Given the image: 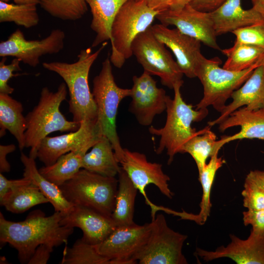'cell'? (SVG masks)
Masks as SVG:
<instances>
[{
  "instance_id": "obj_49",
  "label": "cell",
  "mask_w": 264,
  "mask_h": 264,
  "mask_svg": "<svg viewBox=\"0 0 264 264\" xmlns=\"http://www.w3.org/2000/svg\"><path fill=\"white\" fill-rule=\"evenodd\" d=\"M264 65V56L261 59L259 62V66Z\"/></svg>"
},
{
  "instance_id": "obj_8",
  "label": "cell",
  "mask_w": 264,
  "mask_h": 264,
  "mask_svg": "<svg viewBox=\"0 0 264 264\" xmlns=\"http://www.w3.org/2000/svg\"><path fill=\"white\" fill-rule=\"evenodd\" d=\"M92 93L103 134L111 142L118 161L124 154V148L121 145L116 130L118 108L123 99L131 96L132 90L131 88H123L117 85L110 57L103 61L100 72L93 79Z\"/></svg>"
},
{
  "instance_id": "obj_39",
  "label": "cell",
  "mask_w": 264,
  "mask_h": 264,
  "mask_svg": "<svg viewBox=\"0 0 264 264\" xmlns=\"http://www.w3.org/2000/svg\"><path fill=\"white\" fill-rule=\"evenodd\" d=\"M242 220L245 226L250 225L253 232L264 235V209L248 210L242 212Z\"/></svg>"
},
{
  "instance_id": "obj_13",
  "label": "cell",
  "mask_w": 264,
  "mask_h": 264,
  "mask_svg": "<svg viewBox=\"0 0 264 264\" xmlns=\"http://www.w3.org/2000/svg\"><path fill=\"white\" fill-rule=\"evenodd\" d=\"M151 228V222L117 226L96 248L110 264H137L135 258L146 242Z\"/></svg>"
},
{
  "instance_id": "obj_35",
  "label": "cell",
  "mask_w": 264,
  "mask_h": 264,
  "mask_svg": "<svg viewBox=\"0 0 264 264\" xmlns=\"http://www.w3.org/2000/svg\"><path fill=\"white\" fill-rule=\"evenodd\" d=\"M41 7L50 15L65 21H76L88 10L86 0H40Z\"/></svg>"
},
{
  "instance_id": "obj_43",
  "label": "cell",
  "mask_w": 264,
  "mask_h": 264,
  "mask_svg": "<svg viewBox=\"0 0 264 264\" xmlns=\"http://www.w3.org/2000/svg\"><path fill=\"white\" fill-rule=\"evenodd\" d=\"M16 150V146L14 144L0 145V172L8 173L10 172L11 166L6 159L7 155L13 152Z\"/></svg>"
},
{
  "instance_id": "obj_18",
  "label": "cell",
  "mask_w": 264,
  "mask_h": 264,
  "mask_svg": "<svg viewBox=\"0 0 264 264\" xmlns=\"http://www.w3.org/2000/svg\"><path fill=\"white\" fill-rule=\"evenodd\" d=\"M230 238L231 242L226 246H220L215 251L197 248L196 254L205 262L228 258L238 264H264V235L251 230L245 240L233 234Z\"/></svg>"
},
{
  "instance_id": "obj_12",
  "label": "cell",
  "mask_w": 264,
  "mask_h": 264,
  "mask_svg": "<svg viewBox=\"0 0 264 264\" xmlns=\"http://www.w3.org/2000/svg\"><path fill=\"white\" fill-rule=\"evenodd\" d=\"M120 166L138 190L144 196L146 203L151 207L152 220L156 216V212L165 208L153 204L148 198L146 192V187L154 185L164 196L172 198L174 194L169 187L170 177L165 174L162 165L148 161L144 154L132 152L124 148V154L118 160Z\"/></svg>"
},
{
  "instance_id": "obj_6",
  "label": "cell",
  "mask_w": 264,
  "mask_h": 264,
  "mask_svg": "<svg viewBox=\"0 0 264 264\" xmlns=\"http://www.w3.org/2000/svg\"><path fill=\"white\" fill-rule=\"evenodd\" d=\"M118 181L86 169L80 171L59 187L73 205L88 207L111 217L115 206Z\"/></svg>"
},
{
  "instance_id": "obj_14",
  "label": "cell",
  "mask_w": 264,
  "mask_h": 264,
  "mask_svg": "<svg viewBox=\"0 0 264 264\" xmlns=\"http://www.w3.org/2000/svg\"><path fill=\"white\" fill-rule=\"evenodd\" d=\"M65 32L53 29L46 38L40 40H27L23 32L17 29L0 43V56L14 57L31 66L35 67L40 58L46 54L59 53L64 47Z\"/></svg>"
},
{
  "instance_id": "obj_15",
  "label": "cell",
  "mask_w": 264,
  "mask_h": 264,
  "mask_svg": "<svg viewBox=\"0 0 264 264\" xmlns=\"http://www.w3.org/2000/svg\"><path fill=\"white\" fill-rule=\"evenodd\" d=\"M151 76L144 71L140 76L132 78L129 111L143 126L151 125L154 117L166 110L169 96L164 89L157 87Z\"/></svg>"
},
{
  "instance_id": "obj_3",
  "label": "cell",
  "mask_w": 264,
  "mask_h": 264,
  "mask_svg": "<svg viewBox=\"0 0 264 264\" xmlns=\"http://www.w3.org/2000/svg\"><path fill=\"white\" fill-rule=\"evenodd\" d=\"M183 84V82H179L175 84L173 88L174 98L168 97L164 126L159 129L151 126L149 129L150 133L160 137L155 151L159 154L166 150L169 156L168 164L172 162L176 154L182 153V148L188 141L204 131L203 128L197 131L192 124L201 121L208 113L207 108L194 110L192 104H188L184 101L180 92Z\"/></svg>"
},
{
  "instance_id": "obj_21",
  "label": "cell",
  "mask_w": 264,
  "mask_h": 264,
  "mask_svg": "<svg viewBox=\"0 0 264 264\" xmlns=\"http://www.w3.org/2000/svg\"><path fill=\"white\" fill-rule=\"evenodd\" d=\"M235 126L241 127L240 132L232 135L221 136L217 140L219 147L236 140L257 138L264 140V108L254 110L245 107L240 108L219 124V130L222 132Z\"/></svg>"
},
{
  "instance_id": "obj_11",
  "label": "cell",
  "mask_w": 264,
  "mask_h": 264,
  "mask_svg": "<svg viewBox=\"0 0 264 264\" xmlns=\"http://www.w3.org/2000/svg\"><path fill=\"white\" fill-rule=\"evenodd\" d=\"M103 135L98 119L84 120L75 131L54 137H45L41 143L37 157L45 166L51 165L61 156L70 152L86 154Z\"/></svg>"
},
{
  "instance_id": "obj_48",
  "label": "cell",
  "mask_w": 264,
  "mask_h": 264,
  "mask_svg": "<svg viewBox=\"0 0 264 264\" xmlns=\"http://www.w3.org/2000/svg\"><path fill=\"white\" fill-rule=\"evenodd\" d=\"M9 0H13L16 4H39L40 0H0L4 2H8Z\"/></svg>"
},
{
  "instance_id": "obj_40",
  "label": "cell",
  "mask_w": 264,
  "mask_h": 264,
  "mask_svg": "<svg viewBox=\"0 0 264 264\" xmlns=\"http://www.w3.org/2000/svg\"><path fill=\"white\" fill-rule=\"evenodd\" d=\"M226 0H192L190 5L203 12L211 13L220 7Z\"/></svg>"
},
{
  "instance_id": "obj_16",
  "label": "cell",
  "mask_w": 264,
  "mask_h": 264,
  "mask_svg": "<svg viewBox=\"0 0 264 264\" xmlns=\"http://www.w3.org/2000/svg\"><path fill=\"white\" fill-rule=\"evenodd\" d=\"M156 18L164 25H174L183 34L194 38L214 49L221 50L210 13L198 11L190 4L178 11L168 10Z\"/></svg>"
},
{
  "instance_id": "obj_1",
  "label": "cell",
  "mask_w": 264,
  "mask_h": 264,
  "mask_svg": "<svg viewBox=\"0 0 264 264\" xmlns=\"http://www.w3.org/2000/svg\"><path fill=\"white\" fill-rule=\"evenodd\" d=\"M62 213L55 211L46 217L41 210L31 212L22 221L5 219L0 213V241L8 243L18 251L22 264H28L36 249L41 244L52 248L66 243L74 228L61 225Z\"/></svg>"
},
{
  "instance_id": "obj_37",
  "label": "cell",
  "mask_w": 264,
  "mask_h": 264,
  "mask_svg": "<svg viewBox=\"0 0 264 264\" xmlns=\"http://www.w3.org/2000/svg\"><path fill=\"white\" fill-rule=\"evenodd\" d=\"M242 195L243 206L248 210L264 209V190L246 178Z\"/></svg>"
},
{
  "instance_id": "obj_24",
  "label": "cell",
  "mask_w": 264,
  "mask_h": 264,
  "mask_svg": "<svg viewBox=\"0 0 264 264\" xmlns=\"http://www.w3.org/2000/svg\"><path fill=\"white\" fill-rule=\"evenodd\" d=\"M83 157L82 168L104 176L115 177L121 170L110 140L103 135Z\"/></svg>"
},
{
  "instance_id": "obj_20",
  "label": "cell",
  "mask_w": 264,
  "mask_h": 264,
  "mask_svg": "<svg viewBox=\"0 0 264 264\" xmlns=\"http://www.w3.org/2000/svg\"><path fill=\"white\" fill-rule=\"evenodd\" d=\"M232 102L226 105L215 120L209 121L210 127L219 125L234 111L245 106L251 110L264 108V65L257 66L242 86L231 96Z\"/></svg>"
},
{
  "instance_id": "obj_33",
  "label": "cell",
  "mask_w": 264,
  "mask_h": 264,
  "mask_svg": "<svg viewBox=\"0 0 264 264\" xmlns=\"http://www.w3.org/2000/svg\"><path fill=\"white\" fill-rule=\"evenodd\" d=\"M36 6L0 1V22H12L26 28L35 26L39 22Z\"/></svg>"
},
{
  "instance_id": "obj_42",
  "label": "cell",
  "mask_w": 264,
  "mask_h": 264,
  "mask_svg": "<svg viewBox=\"0 0 264 264\" xmlns=\"http://www.w3.org/2000/svg\"><path fill=\"white\" fill-rule=\"evenodd\" d=\"M31 181L23 177L19 179H8L0 173V200L2 199L6 194L14 187L28 184Z\"/></svg>"
},
{
  "instance_id": "obj_19",
  "label": "cell",
  "mask_w": 264,
  "mask_h": 264,
  "mask_svg": "<svg viewBox=\"0 0 264 264\" xmlns=\"http://www.w3.org/2000/svg\"><path fill=\"white\" fill-rule=\"evenodd\" d=\"M60 224L80 228L83 233L82 239L94 246L103 242L116 227L111 217L78 205H73L67 213H62Z\"/></svg>"
},
{
  "instance_id": "obj_30",
  "label": "cell",
  "mask_w": 264,
  "mask_h": 264,
  "mask_svg": "<svg viewBox=\"0 0 264 264\" xmlns=\"http://www.w3.org/2000/svg\"><path fill=\"white\" fill-rule=\"evenodd\" d=\"M86 154L70 152L61 156L53 164L39 169L47 180L60 186L72 178L82 168V159Z\"/></svg>"
},
{
  "instance_id": "obj_29",
  "label": "cell",
  "mask_w": 264,
  "mask_h": 264,
  "mask_svg": "<svg viewBox=\"0 0 264 264\" xmlns=\"http://www.w3.org/2000/svg\"><path fill=\"white\" fill-rule=\"evenodd\" d=\"M219 152L211 156L202 171L198 174V179L202 188V198L199 206L200 211L198 215L185 213L184 219L195 221L199 225L205 223L210 215L211 203L210 195L212 185L217 171L225 163L222 157L218 156Z\"/></svg>"
},
{
  "instance_id": "obj_9",
  "label": "cell",
  "mask_w": 264,
  "mask_h": 264,
  "mask_svg": "<svg viewBox=\"0 0 264 264\" xmlns=\"http://www.w3.org/2000/svg\"><path fill=\"white\" fill-rule=\"evenodd\" d=\"M131 48L144 71L160 77L162 85L173 89L175 84L183 82L184 74L165 45L155 37L151 26L135 38Z\"/></svg>"
},
{
  "instance_id": "obj_36",
  "label": "cell",
  "mask_w": 264,
  "mask_h": 264,
  "mask_svg": "<svg viewBox=\"0 0 264 264\" xmlns=\"http://www.w3.org/2000/svg\"><path fill=\"white\" fill-rule=\"evenodd\" d=\"M236 42L264 49V20L238 28L232 32Z\"/></svg>"
},
{
  "instance_id": "obj_45",
  "label": "cell",
  "mask_w": 264,
  "mask_h": 264,
  "mask_svg": "<svg viewBox=\"0 0 264 264\" xmlns=\"http://www.w3.org/2000/svg\"><path fill=\"white\" fill-rule=\"evenodd\" d=\"M246 178L264 190V171L260 170L251 171Z\"/></svg>"
},
{
  "instance_id": "obj_26",
  "label": "cell",
  "mask_w": 264,
  "mask_h": 264,
  "mask_svg": "<svg viewBox=\"0 0 264 264\" xmlns=\"http://www.w3.org/2000/svg\"><path fill=\"white\" fill-rule=\"evenodd\" d=\"M20 159L24 166L23 176L35 185L53 206L55 211L66 213L73 205L68 201L63 195L59 187L50 182L39 172L35 159L21 152Z\"/></svg>"
},
{
  "instance_id": "obj_17",
  "label": "cell",
  "mask_w": 264,
  "mask_h": 264,
  "mask_svg": "<svg viewBox=\"0 0 264 264\" xmlns=\"http://www.w3.org/2000/svg\"><path fill=\"white\" fill-rule=\"evenodd\" d=\"M151 28L155 37L172 50L183 74L189 78L196 77V68L202 55L201 43L176 28L171 29L161 23L153 25Z\"/></svg>"
},
{
  "instance_id": "obj_34",
  "label": "cell",
  "mask_w": 264,
  "mask_h": 264,
  "mask_svg": "<svg viewBox=\"0 0 264 264\" xmlns=\"http://www.w3.org/2000/svg\"><path fill=\"white\" fill-rule=\"evenodd\" d=\"M61 264H110V261L98 253L95 246L78 239L72 246L66 247Z\"/></svg>"
},
{
  "instance_id": "obj_32",
  "label": "cell",
  "mask_w": 264,
  "mask_h": 264,
  "mask_svg": "<svg viewBox=\"0 0 264 264\" xmlns=\"http://www.w3.org/2000/svg\"><path fill=\"white\" fill-rule=\"evenodd\" d=\"M208 125L204 131L193 136L184 145L181 153H188L194 159L199 174L208 158L221 149L217 144L216 135Z\"/></svg>"
},
{
  "instance_id": "obj_28",
  "label": "cell",
  "mask_w": 264,
  "mask_h": 264,
  "mask_svg": "<svg viewBox=\"0 0 264 264\" xmlns=\"http://www.w3.org/2000/svg\"><path fill=\"white\" fill-rule=\"evenodd\" d=\"M48 202L47 198L31 182L13 187L0 200L1 206L14 213H23L36 205Z\"/></svg>"
},
{
  "instance_id": "obj_23",
  "label": "cell",
  "mask_w": 264,
  "mask_h": 264,
  "mask_svg": "<svg viewBox=\"0 0 264 264\" xmlns=\"http://www.w3.org/2000/svg\"><path fill=\"white\" fill-rule=\"evenodd\" d=\"M92 14L91 29L96 37L91 47L110 40L113 21L121 6L128 0H86Z\"/></svg>"
},
{
  "instance_id": "obj_2",
  "label": "cell",
  "mask_w": 264,
  "mask_h": 264,
  "mask_svg": "<svg viewBox=\"0 0 264 264\" xmlns=\"http://www.w3.org/2000/svg\"><path fill=\"white\" fill-rule=\"evenodd\" d=\"M107 44V42L102 43L94 52L90 47L81 50L77 61L73 63H43L45 69L56 73L64 80L69 95L68 110L75 122L81 123L84 120L98 119L96 105L89 87L88 75L92 65Z\"/></svg>"
},
{
  "instance_id": "obj_41",
  "label": "cell",
  "mask_w": 264,
  "mask_h": 264,
  "mask_svg": "<svg viewBox=\"0 0 264 264\" xmlns=\"http://www.w3.org/2000/svg\"><path fill=\"white\" fill-rule=\"evenodd\" d=\"M53 248L45 244L40 245L31 256L28 264H46L53 251Z\"/></svg>"
},
{
  "instance_id": "obj_7",
  "label": "cell",
  "mask_w": 264,
  "mask_h": 264,
  "mask_svg": "<svg viewBox=\"0 0 264 264\" xmlns=\"http://www.w3.org/2000/svg\"><path fill=\"white\" fill-rule=\"evenodd\" d=\"M221 63L218 57L208 59L203 55L201 56L196 74L202 85L203 95L196 106V110L212 106L221 112L233 92L242 86L258 66H254L242 71H234L221 67Z\"/></svg>"
},
{
  "instance_id": "obj_38",
  "label": "cell",
  "mask_w": 264,
  "mask_h": 264,
  "mask_svg": "<svg viewBox=\"0 0 264 264\" xmlns=\"http://www.w3.org/2000/svg\"><path fill=\"white\" fill-rule=\"evenodd\" d=\"M6 57H4L0 62V93L10 94L14 89L8 85V82L11 78L19 75L13 74V72L22 70L20 66L21 61L15 58L10 64L6 65Z\"/></svg>"
},
{
  "instance_id": "obj_31",
  "label": "cell",
  "mask_w": 264,
  "mask_h": 264,
  "mask_svg": "<svg viewBox=\"0 0 264 264\" xmlns=\"http://www.w3.org/2000/svg\"><path fill=\"white\" fill-rule=\"evenodd\" d=\"M221 51L227 58L222 67L234 71L258 66L259 61L264 56V49L236 41L232 46Z\"/></svg>"
},
{
  "instance_id": "obj_25",
  "label": "cell",
  "mask_w": 264,
  "mask_h": 264,
  "mask_svg": "<svg viewBox=\"0 0 264 264\" xmlns=\"http://www.w3.org/2000/svg\"><path fill=\"white\" fill-rule=\"evenodd\" d=\"M22 104L9 94L0 93V136L8 130L16 139L20 150L25 148V132L27 128L25 117L22 114Z\"/></svg>"
},
{
  "instance_id": "obj_22",
  "label": "cell",
  "mask_w": 264,
  "mask_h": 264,
  "mask_svg": "<svg viewBox=\"0 0 264 264\" xmlns=\"http://www.w3.org/2000/svg\"><path fill=\"white\" fill-rule=\"evenodd\" d=\"M210 13L217 36L264 20V17L252 7L242 8L241 0H226Z\"/></svg>"
},
{
  "instance_id": "obj_5",
  "label": "cell",
  "mask_w": 264,
  "mask_h": 264,
  "mask_svg": "<svg viewBox=\"0 0 264 264\" xmlns=\"http://www.w3.org/2000/svg\"><path fill=\"white\" fill-rule=\"evenodd\" d=\"M159 13L150 8L144 0H128L120 8L110 31L111 64L120 68L132 55L135 38L151 26Z\"/></svg>"
},
{
  "instance_id": "obj_47",
  "label": "cell",
  "mask_w": 264,
  "mask_h": 264,
  "mask_svg": "<svg viewBox=\"0 0 264 264\" xmlns=\"http://www.w3.org/2000/svg\"><path fill=\"white\" fill-rule=\"evenodd\" d=\"M252 8L264 17V0H251Z\"/></svg>"
},
{
  "instance_id": "obj_4",
  "label": "cell",
  "mask_w": 264,
  "mask_h": 264,
  "mask_svg": "<svg viewBox=\"0 0 264 264\" xmlns=\"http://www.w3.org/2000/svg\"><path fill=\"white\" fill-rule=\"evenodd\" d=\"M67 86H59L57 91L43 88L38 104L25 116L27 128L25 132V148H30L29 156L36 159L42 140L53 132H74L81 123L67 120L60 110V106L66 99Z\"/></svg>"
},
{
  "instance_id": "obj_10",
  "label": "cell",
  "mask_w": 264,
  "mask_h": 264,
  "mask_svg": "<svg viewBox=\"0 0 264 264\" xmlns=\"http://www.w3.org/2000/svg\"><path fill=\"white\" fill-rule=\"evenodd\" d=\"M148 240L136 255L140 264H187L182 247L187 236L169 227L164 215L159 214L151 222Z\"/></svg>"
},
{
  "instance_id": "obj_44",
  "label": "cell",
  "mask_w": 264,
  "mask_h": 264,
  "mask_svg": "<svg viewBox=\"0 0 264 264\" xmlns=\"http://www.w3.org/2000/svg\"><path fill=\"white\" fill-rule=\"evenodd\" d=\"M144 0L150 8L159 13L169 10L171 4V0Z\"/></svg>"
},
{
  "instance_id": "obj_27",
  "label": "cell",
  "mask_w": 264,
  "mask_h": 264,
  "mask_svg": "<svg viewBox=\"0 0 264 264\" xmlns=\"http://www.w3.org/2000/svg\"><path fill=\"white\" fill-rule=\"evenodd\" d=\"M118 176V184L115 206L111 215L116 227L134 223L133 220L134 203L138 191L122 168Z\"/></svg>"
},
{
  "instance_id": "obj_46",
  "label": "cell",
  "mask_w": 264,
  "mask_h": 264,
  "mask_svg": "<svg viewBox=\"0 0 264 264\" xmlns=\"http://www.w3.org/2000/svg\"><path fill=\"white\" fill-rule=\"evenodd\" d=\"M192 0H171V4L169 10L178 11L182 9L187 4H190Z\"/></svg>"
}]
</instances>
